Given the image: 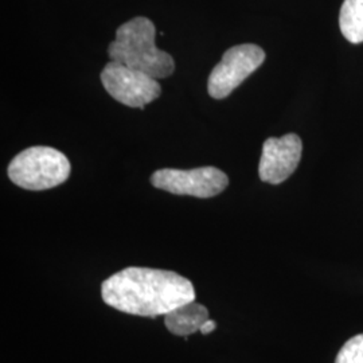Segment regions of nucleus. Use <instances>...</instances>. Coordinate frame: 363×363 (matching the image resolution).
Returning a JSON list of instances; mask_svg holds the SVG:
<instances>
[{
	"mask_svg": "<svg viewBox=\"0 0 363 363\" xmlns=\"http://www.w3.org/2000/svg\"><path fill=\"white\" fill-rule=\"evenodd\" d=\"M101 296L117 311L156 318L194 301L195 289L178 273L130 267L105 280Z\"/></svg>",
	"mask_w": 363,
	"mask_h": 363,
	"instance_id": "f257e3e1",
	"label": "nucleus"
},
{
	"mask_svg": "<svg viewBox=\"0 0 363 363\" xmlns=\"http://www.w3.org/2000/svg\"><path fill=\"white\" fill-rule=\"evenodd\" d=\"M155 38V25L148 18H133L117 28L116 39L108 49L109 58L156 79L169 77L175 70L174 60L156 48Z\"/></svg>",
	"mask_w": 363,
	"mask_h": 363,
	"instance_id": "f03ea898",
	"label": "nucleus"
},
{
	"mask_svg": "<svg viewBox=\"0 0 363 363\" xmlns=\"http://www.w3.org/2000/svg\"><path fill=\"white\" fill-rule=\"evenodd\" d=\"M70 171V163L62 152L37 145L13 157L9 166V178L22 189L42 191L62 184Z\"/></svg>",
	"mask_w": 363,
	"mask_h": 363,
	"instance_id": "7ed1b4c3",
	"label": "nucleus"
},
{
	"mask_svg": "<svg viewBox=\"0 0 363 363\" xmlns=\"http://www.w3.org/2000/svg\"><path fill=\"white\" fill-rule=\"evenodd\" d=\"M101 82L106 91L121 104L140 108L160 96V84L142 70L123 65L116 61L106 64L101 72Z\"/></svg>",
	"mask_w": 363,
	"mask_h": 363,
	"instance_id": "20e7f679",
	"label": "nucleus"
},
{
	"mask_svg": "<svg viewBox=\"0 0 363 363\" xmlns=\"http://www.w3.org/2000/svg\"><path fill=\"white\" fill-rule=\"evenodd\" d=\"M265 61V52L256 45H238L226 50L208 77V94L222 100L240 86Z\"/></svg>",
	"mask_w": 363,
	"mask_h": 363,
	"instance_id": "39448f33",
	"label": "nucleus"
},
{
	"mask_svg": "<svg viewBox=\"0 0 363 363\" xmlns=\"http://www.w3.org/2000/svg\"><path fill=\"white\" fill-rule=\"evenodd\" d=\"M156 189L171 194L211 198L220 194L229 184L228 175L216 167L194 169H157L151 177Z\"/></svg>",
	"mask_w": 363,
	"mask_h": 363,
	"instance_id": "423d86ee",
	"label": "nucleus"
},
{
	"mask_svg": "<svg viewBox=\"0 0 363 363\" xmlns=\"http://www.w3.org/2000/svg\"><path fill=\"white\" fill-rule=\"evenodd\" d=\"M301 151V139L295 133L265 140L259 159V179L271 184L286 181L298 169Z\"/></svg>",
	"mask_w": 363,
	"mask_h": 363,
	"instance_id": "0eeeda50",
	"label": "nucleus"
},
{
	"mask_svg": "<svg viewBox=\"0 0 363 363\" xmlns=\"http://www.w3.org/2000/svg\"><path fill=\"white\" fill-rule=\"evenodd\" d=\"M206 320H208V308L195 301L186 303L164 315L167 330L178 337H189L199 331Z\"/></svg>",
	"mask_w": 363,
	"mask_h": 363,
	"instance_id": "6e6552de",
	"label": "nucleus"
},
{
	"mask_svg": "<svg viewBox=\"0 0 363 363\" xmlns=\"http://www.w3.org/2000/svg\"><path fill=\"white\" fill-rule=\"evenodd\" d=\"M340 31L351 43L363 42V0H345L339 13Z\"/></svg>",
	"mask_w": 363,
	"mask_h": 363,
	"instance_id": "1a4fd4ad",
	"label": "nucleus"
},
{
	"mask_svg": "<svg viewBox=\"0 0 363 363\" xmlns=\"http://www.w3.org/2000/svg\"><path fill=\"white\" fill-rule=\"evenodd\" d=\"M335 363H363V334L351 337L343 345Z\"/></svg>",
	"mask_w": 363,
	"mask_h": 363,
	"instance_id": "9d476101",
	"label": "nucleus"
},
{
	"mask_svg": "<svg viewBox=\"0 0 363 363\" xmlns=\"http://www.w3.org/2000/svg\"><path fill=\"white\" fill-rule=\"evenodd\" d=\"M216 327H217V325H216V322L214 320H206L205 323H203V325L201 327V333L203 334V335H208V334H210V333H213L214 330H216Z\"/></svg>",
	"mask_w": 363,
	"mask_h": 363,
	"instance_id": "9b49d317",
	"label": "nucleus"
}]
</instances>
